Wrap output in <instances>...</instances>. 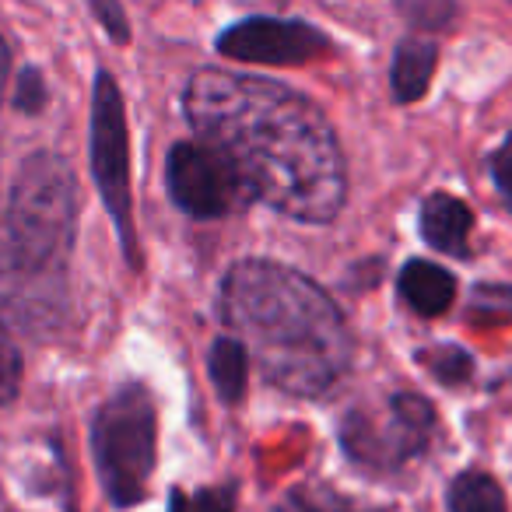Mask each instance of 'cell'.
<instances>
[{
	"instance_id": "obj_1",
	"label": "cell",
	"mask_w": 512,
	"mask_h": 512,
	"mask_svg": "<svg viewBox=\"0 0 512 512\" xmlns=\"http://www.w3.org/2000/svg\"><path fill=\"white\" fill-rule=\"evenodd\" d=\"M186 120L242 172L256 200L295 221H334L348 193L341 144L327 116L292 88L228 71H197Z\"/></svg>"
},
{
	"instance_id": "obj_2",
	"label": "cell",
	"mask_w": 512,
	"mask_h": 512,
	"mask_svg": "<svg viewBox=\"0 0 512 512\" xmlns=\"http://www.w3.org/2000/svg\"><path fill=\"white\" fill-rule=\"evenodd\" d=\"M218 313L267 383L299 397L330 390L351 365L341 309L306 274L271 260H242L225 274Z\"/></svg>"
},
{
	"instance_id": "obj_3",
	"label": "cell",
	"mask_w": 512,
	"mask_h": 512,
	"mask_svg": "<svg viewBox=\"0 0 512 512\" xmlns=\"http://www.w3.org/2000/svg\"><path fill=\"white\" fill-rule=\"evenodd\" d=\"M78 183L71 165L53 151L25 158L4 218V274L18 281H60L74 246Z\"/></svg>"
},
{
	"instance_id": "obj_4",
	"label": "cell",
	"mask_w": 512,
	"mask_h": 512,
	"mask_svg": "<svg viewBox=\"0 0 512 512\" xmlns=\"http://www.w3.org/2000/svg\"><path fill=\"white\" fill-rule=\"evenodd\" d=\"M155 439V400L144 386H123L102 404L92 425V449L102 488L116 505L144 498V484L155 470Z\"/></svg>"
},
{
	"instance_id": "obj_5",
	"label": "cell",
	"mask_w": 512,
	"mask_h": 512,
	"mask_svg": "<svg viewBox=\"0 0 512 512\" xmlns=\"http://www.w3.org/2000/svg\"><path fill=\"white\" fill-rule=\"evenodd\" d=\"M92 172L102 190L109 214L120 228L123 249L130 264H137V239H134V207H130V137L127 116H123V95L116 78L99 71L92 99Z\"/></svg>"
},
{
	"instance_id": "obj_6",
	"label": "cell",
	"mask_w": 512,
	"mask_h": 512,
	"mask_svg": "<svg viewBox=\"0 0 512 512\" xmlns=\"http://www.w3.org/2000/svg\"><path fill=\"white\" fill-rule=\"evenodd\" d=\"M435 414L428 400L414 393H397L383 411H351L341 428V442L358 463L369 467H400L418 456L432 439Z\"/></svg>"
},
{
	"instance_id": "obj_7",
	"label": "cell",
	"mask_w": 512,
	"mask_h": 512,
	"mask_svg": "<svg viewBox=\"0 0 512 512\" xmlns=\"http://www.w3.org/2000/svg\"><path fill=\"white\" fill-rule=\"evenodd\" d=\"M169 193L193 218H225L253 204V190L242 172L211 141H183L169 151Z\"/></svg>"
},
{
	"instance_id": "obj_8",
	"label": "cell",
	"mask_w": 512,
	"mask_h": 512,
	"mask_svg": "<svg viewBox=\"0 0 512 512\" xmlns=\"http://www.w3.org/2000/svg\"><path fill=\"white\" fill-rule=\"evenodd\" d=\"M218 50L232 60L249 64H306L330 50V39L309 22H281V18H249L218 36Z\"/></svg>"
},
{
	"instance_id": "obj_9",
	"label": "cell",
	"mask_w": 512,
	"mask_h": 512,
	"mask_svg": "<svg viewBox=\"0 0 512 512\" xmlns=\"http://www.w3.org/2000/svg\"><path fill=\"white\" fill-rule=\"evenodd\" d=\"M470 228H474V214L463 200L449 197V193H432L421 204V235L432 249L449 256H467Z\"/></svg>"
},
{
	"instance_id": "obj_10",
	"label": "cell",
	"mask_w": 512,
	"mask_h": 512,
	"mask_svg": "<svg viewBox=\"0 0 512 512\" xmlns=\"http://www.w3.org/2000/svg\"><path fill=\"white\" fill-rule=\"evenodd\" d=\"M400 295L418 316H442L456 299V281L439 264L411 260L400 271Z\"/></svg>"
},
{
	"instance_id": "obj_11",
	"label": "cell",
	"mask_w": 512,
	"mask_h": 512,
	"mask_svg": "<svg viewBox=\"0 0 512 512\" xmlns=\"http://www.w3.org/2000/svg\"><path fill=\"white\" fill-rule=\"evenodd\" d=\"M435 71V46L425 39H407L393 57V95L400 102H414L428 92Z\"/></svg>"
},
{
	"instance_id": "obj_12",
	"label": "cell",
	"mask_w": 512,
	"mask_h": 512,
	"mask_svg": "<svg viewBox=\"0 0 512 512\" xmlns=\"http://www.w3.org/2000/svg\"><path fill=\"white\" fill-rule=\"evenodd\" d=\"M211 379H214V390L221 393L225 404H235L246 390V372H249V355L235 337H218L211 348Z\"/></svg>"
},
{
	"instance_id": "obj_13",
	"label": "cell",
	"mask_w": 512,
	"mask_h": 512,
	"mask_svg": "<svg viewBox=\"0 0 512 512\" xmlns=\"http://www.w3.org/2000/svg\"><path fill=\"white\" fill-rule=\"evenodd\" d=\"M449 512H505V495L495 477L470 470L449 488Z\"/></svg>"
},
{
	"instance_id": "obj_14",
	"label": "cell",
	"mask_w": 512,
	"mask_h": 512,
	"mask_svg": "<svg viewBox=\"0 0 512 512\" xmlns=\"http://www.w3.org/2000/svg\"><path fill=\"white\" fill-rule=\"evenodd\" d=\"M169 512H235V488H200V491H172Z\"/></svg>"
},
{
	"instance_id": "obj_15",
	"label": "cell",
	"mask_w": 512,
	"mask_h": 512,
	"mask_svg": "<svg viewBox=\"0 0 512 512\" xmlns=\"http://www.w3.org/2000/svg\"><path fill=\"white\" fill-rule=\"evenodd\" d=\"M18 383H22V358H18L15 341L0 330V407L15 400Z\"/></svg>"
},
{
	"instance_id": "obj_16",
	"label": "cell",
	"mask_w": 512,
	"mask_h": 512,
	"mask_svg": "<svg viewBox=\"0 0 512 512\" xmlns=\"http://www.w3.org/2000/svg\"><path fill=\"white\" fill-rule=\"evenodd\" d=\"M428 365H432V372L442 383H463L470 376V358L456 348H442L435 355H428Z\"/></svg>"
},
{
	"instance_id": "obj_17",
	"label": "cell",
	"mask_w": 512,
	"mask_h": 512,
	"mask_svg": "<svg viewBox=\"0 0 512 512\" xmlns=\"http://www.w3.org/2000/svg\"><path fill=\"white\" fill-rule=\"evenodd\" d=\"M46 106V85L36 71H25L18 81V109L22 113H39Z\"/></svg>"
},
{
	"instance_id": "obj_18",
	"label": "cell",
	"mask_w": 512,
	"mask_h": 512,
	"mask_svg": "<svg viewBox=\"0 0 512 512\" xmlns=\"http://www.w3.org/2000/svg\"><path fill=\"white\" fill-rule=\"evenodd\" d=\"M92 8H95V15H99V22H102V29L109 32L113 39H127L130 32H127V18H123V8H120V0H92Z\"/></svg>"
},
{
	"instance_id": "obj_19",
	"label": "cell",
	"mask_w": 512,
	"mask_h": 512,
	"mask_svg": "<svg viewBox=\"0 0 512 512\" xmlns=\"http://www.w3.org/2000/svg\"><path fill=\"white\" fill-rule=\"evenodd\" d=\"M491 176H495L498 190H502L505 200L512 204V134H509V141L491 155Z\"/></svg>"
},
{
	"instance_id": "obj_20",
	"label": "cell",
	"mask_w": 512,
	"mask_h": 512,
	"mask_svg": "<svg viewBox=\"0 0 512 512\" xmlns=\"http://www.w3.org/2000/svg\"><path fill=\"white\" fill-rule=\"evenodd\" d=\"M271 512H348V509H337V505H323L316 502V498L302 495V491H295V495H288L285 502H278Z\"/></svg>"
},
{
	"instance_id": "obj_21",
	"label": "cell",
	"mask_w": 512,
	"mask_h": 512,
	"mask_svg": "<svg viewBox=\"0 0 512 512\" xmlns=\"http://www.w3.org/2000/svg\"><path fill=\"white\" fill-rule=\"evenodd\" d=\"M8 71H11V53L0 39V95H4V85H8Z\"/></svg>"
}]
</instances>
